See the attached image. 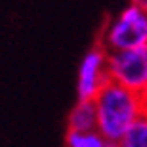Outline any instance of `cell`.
<instances>
[{
  "instance_id": "obj_4",
  "label": "cell",
  "mask_w": 147,
  "mask_h": 147,
  "mask_svg": "<svg viewBox=\"0 0 147 147\" xmlns=\"http://www.w3.org/2000/svg\"><path fill=\"white\" fill-rule=\"evenodd\" d=\"M109 82L107 75V52L101 46H94L84 54L76 73V99L94 101L99 90Z\"/></svg>"
},
{
  "instance_id": "obj_3",
  "label": "cell",
  "mask_w": 147,
  "mask_h": 147,
  "mask_svg": "<svg viewBox=\"0 0 147 147\" xmlns=\"http://www.w3.org/2000/svg\"><path fill=\"white\" fill-rule=\"evenodd\" d=\"M109 80L147 98V48L107 54Z\"/></svg>"
},
{
  "instance_id": "obj_5",
  "label": "cell",
  "mask_w": 147,
  "mask_h": 147,
  "mask_svg": "<svg viewBox=\"0 0 147 147\" xmlns=\"http://www.w3.org/2000/svg\"><path fill=\"white\" fill-rule=\"evenodd\" d=\"M98 128V115L94 101L76 99L73 109L67 117V130L69 132H92Z\"/></svg>"
},
{
  "instance_id": "obj_1",
  "label": "cell",
  "mask_w": 147,
  "mask_h": 147,
  "mask_svg": "<svg viewBox=\"0 0 147 147\" xmlns=\"http://www.w3.org/2000/svg\"><path fill=\"white\" fill-rule=\"evenodd\" d=\"M94 105L98 115L96 130L105 142L119 143L130 126L147 111V98L109 80L96 96Z\"/></svg>"
},
{
  "instance_id": "obj_7",
  "label": "cell",
  "mask_w": 147,
  "mask_h": 147,
  "mask_svg": "<svg viewBox=\"0 0 147 147\" xmlns=\"http://www.w3.org/2000/svg\"><path fill=\"white\" fill-rule=\"evenodd\" d=\"M109 142H105L103 136L98 130L92 132H69L65 136V147H105Z\"/></svg>"
},
{
  "instance_id": "obj_8",
  "label": "cell",
  "mask_w": 147,
  "mask_h": 147,
  "mask_svg": "<svg viewBox=\"0 0 147 147\" xmlns=\"http://www.w3.org/2000/svg\"><path fill=\"white\" fill-rule=\"evenodd\" d=\"M105 147H119V145H117V143H107Z\"/></svg>"
},
{
  "instance_id": "obj_2",
  "label": "cell",
  "mask_w": 147,
  "mask_h": 147,
  "mask_svg": "<svg viewBox=\"0 0 147 147\" xmlns=\"http://www.w3.org/2000/svg\"><path fill=\"white\" fill-rule=\"evenodd\" d=\"M101 48L111 52L147 48V11L138 2L126 4L103 31Z\"/></svg>"
},
{
  "instance_id": "obj_6",
  "label": "cell",
  "mask_w": 147,
  "mask_h": 147,
  "mask_svg": "<svg viewBox=\"0 0 147 147\" xmlns=\"http://www.w3.org/2000/svg\"><path fill=\"white\" fill-rule=\"evenodd\" d=\"M119 147H147V111L130 126L122 140L117 143Z\"/></svg>"
}]
</instances>
